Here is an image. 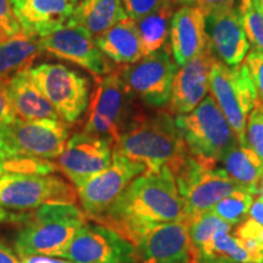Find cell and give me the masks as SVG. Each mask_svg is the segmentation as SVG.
Masks as SVG:
<instances>
[{
    "instance_id": "23",
    "label": "cell",
    "mask_w": 263,
    "mask_h": 263,
    "mask_svg": "<svg viewBox=\"0 0 263 263\" xmlns=\"http://www.w3.org/2000/svg\"><path fill=\"white\" fill-rule=\"evenodd\" d=\"M127 17L121 0H81L66 26L83 27L98 35Z\"/></svg>"
},
{
    "instance_id": "13",
    "label": "cell",
    "mask_w": 263,
    "mask_h": 263,
    "mask_svg": "<svg viewBox=\"0 0 263 263\" xmlns=\"http://www.w3.org/2000/svg\"><path fill=\"white\" fill-rule=\"evenodd\" d=\"M114 140L94 134L76 133L66 143L58 161V168L76 189L107 168L112 161Z\"/></svg>"
},
{
    "instance_id": "14",
    "label": "cell",
    "mask_w": 263,
    "mask_h": 263,
    "mask_svg": "<svg viewBox=\"0 0 263 263\" xmlns=\"http://www.w3.org/2000/svg\"><path fill=\"white\" fill-rule=\"evenodd\" d=\"M134 245L114 229L87 223L60 257L72 263H132Z\"/></svg>"
},
{
    "instance_id": "8",
    "label": "cell",
    "mask_w": 263,
    "mask_h": 263,
    "mask_svg": "<svg viewBox=\"0 0 263 263\" xmlns=\"http://www.w3.org/2000/svg\"><path fill=\"white\" fill-rule=\"evenodd\" d=\"M77 190L57 174L11 173L0 178V207L25 211L45 205H74Z\"/></svg>"
},
{
    "instance_id": "20",
    "label": "cell",
    "mask_w": 263,
    "mask_h": 263,
    "mask_svg": "<svg viewBox=\"0 0 263 263\" xmlns=\"http://www.w3.org/2000/svg\"><path fill=\"white\" fill-rule=\"evenodd\" d=\"M174 60L182 66L209 48L205 12L196 5H185L174 12L170 28Z\"/></svg>"
},
{
    "instance_id": "35",
    "label": "cell",
    "mask_w": 263,
    "mask_h": 263,
    "mask_svg": "<svg viewBox=\"0 0 263 263\" xmlns=\"http://www.w3.org/2000/svg\"><path fill=\"white\" fill-rule=\"evenodd\" d=\"M0 28L4 29L8 37H14L21 33V27L12 10L11 0H0Z\"/></svg>"
},
{
    "instance_id": "41",
    "label": "cell",
    "mask_w": 263,
    "mask_h": 263,
    "mask_svg": "<svg viewBox=\"0 0 263 263\" xmlns=\"http://www.w3.org/2000/svg\"><path fill=\"white\" fill-rule=\"evenodd\" d=\"M168 4L172 6H185V5H195L196 0H166Z\"/></svg>"
},
{
    "instance_id": "15",
    "label": "cell",
    "mask_w": 263,
    "mask_h": 263,
    "mask_svg": "<svg viewBox=\"0 0 263 263\" xmlns=\"http://www.w3.org/2000/svg\"><path fill=\"white\" fill-rule=\"evenodd\" d=\"M41 49L59 60L80 66L98 78L115 71L114 65L98 48L94 35L83 27L64 26L41 38Z\"/></svg>"
},
{
    "instance_id": "26",
    "label": "cell",
    "mask_w": 263,
    "mask_h": 263,
    "mask_svg": "<svg viewBox=\"0 0 263 263\" xmlns=\"http://www.w3.org/2000/svg\"><path fill=\"white\" fill-rule=\"evenodd\" d=\"M195 263H259L241 240L221 230L201 248L193 250Z\"/></svg>"
},
{
    "instance_id": "6",
    "label": "cell",
    "mask_w": 263,
    "mask_h": 263,
    "mask_svg": "<svg viewBox=\"0 0 263 263\" xmlns=\"http://www.w3.org/2000/svg\"><path fill=\"white\" fill-rule=\"evenodd\" d=\"M210 91L234 130L240 145H248L246 123L258 100L246 65L228 66L217 59L210 73Z\"/></svg>"
},
{
    "instance_id": "29",
    "label": "cell",
    "mask_w": 263,
    "mask_h": 263,
    "mask_svg": "<svg viewBox=\"0 0 263 263\" xmlns=\"http://www.w3.org/2000/svg\"><path fill=\"white\" fill-rule=\"evenodd\" d=\"M233 228L232 224L223 221L218 216H216L211 210L196 216L189 224V236L192 242V249L196 250L205 245L209 240H211L217 233L224 230L230 232Z\"/></svg>"
},
{
    "instance_id": "21",
    "label": "cell",
    "mask_w": 263,
    "mask_h": 263,
    "mask_svg": "<svg viewBox=\"0 0 263 263\" xmlns=\"http://www.w3.org/2000/svg\"><path fill=\"white\" fill-rule=\"evenodd\" d=\"M6 91L16 116L21 120H61L48 99L33 83L28 68L6 81Z\"/></svg>"
},
{
    "instance_id": "24",
    "label": "cell",
    "mask_w": 263,
    "mask_h": 263,
    "mask_svg": "<svg viewBox=\"0 0 263 263\" xmlns=\"http://www.w3.org/2000/svg\"><path fill=\"white\" fill-rule=\"evenodd\" d=\"M221 162L223 170L240 188L257 195L258 184L263 176V162L254 150L238 144L227 151Z\"/></svg>"
},
{
    "instance_id": "45",
    "label": "cell",
    "mask_w": 263,
    "mask_h": 263,
    "mask_svg": "<svg viewBox=\"0 0 263 263\" xmlns=\"http://www.w3.org/2000/svg\"><path fill=\"white\" fill-rule=\"evenodd\" d=\"M6 38H9V37H8V35H6V33L4 32V29L0 28V42L4 41V39H6Z\"/></svg>"
},
{
    "instance_id": "42",
    "label": "cell",
    "mask_w": 263,
    "mask_h": 263,
    "mask_svg": "<svg viewBox=\"0 0 263 263\" xmlns=\"http://www.w3.org/2000/svg\"><path fill=\"white\" fill-rule=\"evenodd\" d=\"M12 219H20V217H16L6 211L5 209L0 207V222H5V221H12Z\"/></svg>"
},
{
    "instance_id": "2",
    "label": "cell",
    "mask_w": 263,
    "mask_h": 263,
    "mask_svg": "<svg viewBox=\"0 0 263 263\" xmlns=\"http://www.w3.org/2000/svg\"><path fill=\"white\" fill-rule=\"evenodd\" d=\"M114 150L155 173L166 167L174 173L190 156L176 116L168 111L138 114L115 141Z\"/></svg>"
},
{
    "instance_id": "39",
    "label": "cell",
    "mask_w": 263,
    "mask_h": 263,
    "mask_svg": "<svg viewBox=\"0 0 263 263\" xmlns=\"http://www.w3.org/2000/svg\"><path fill=\"white\" fill-rule=\"evenodd\" d=\"M0 263H21L17 255L0 240Z\"/></svg>"
},
{
    "instance_id": "1",
    "label": "cell",
    "mask_w": 263,
    "mask_h": 263,
    "mask_svg": "<svg viewBox=\"0 0 263 263\" xmlns=\"http://www.w3.org/2000/svg\"><path fill=\"white\" fill-rule=\"evenodd\" d=\"M95 221L114 229L133 245L156 227L186 221L185 205L172 171L168 167L157 173L145 171Z\"/></svg>"
},
{
    "instance_id": "25",
    "label": "cell",
    "mask_w": 263,
    "mask_h": 263,
    "mask_svg": "<svg viewBox=\"0 0 263 263\" xmlns=\"http://www.w3.org/2000/svg\"><path fill=\"white\" fill-rule=\"evenodd\" d=\"M42 54L41 38L20 33L0 42V80L8 81L17 72L31 67Z\"/></svg>"
},
{
    "instance_id": "5",
    "label": "cell",
    "mask_w": 263,
    "mask_h": 263,
    "mask_svg": "<svg viewBox=\"0 0 263 263\" xmlns=\"http://www.w3.org/2000/svg\"><path fill=\"white\" fill-rule=\"evenodd\" d=\"M136 98L126 87L118 71L98 80L88 105L85 133L115 141L137 117Z\"/></svg>"
},
{
    "instance_id": "19",
    "label": "cell",
    "mask_w": 263,
    "mask_h": 263,
    "mask_svg": "<svg viewBox=\"0 0 263 263\" xmlns=\"http://www.w3.org/2000/svg\"><path fill=\"white\" fill-rule=\"evenodd\" d=\"M80 0H11L21 33L44 38L64 27Z\"/></svg>"
},
{
    "instance_id": "4",
    "label": "cell",
    "mask_w": 263,
    "mask_h": 263,
    "mask_svg": "<svg viewBox=\"0 0 263 263\" xmlns=\"http://www.w3.org/2000/svg\"><path fill=\"white\" fill-rule=\"evenodd\" d=\"M176 123L189 155L199 162L216 166L239 140L218 104L211 95L192 112L176 116Z\"/></svg>"
},
{
    "instance_id": "36",
    "label": "cell",
    "mask_w": 263,
    "mask_h": 263,
    "mask_svg": "<svg viewBox=\"0 0 263 263\" xmlns=\"http://www.w3.org/2000/svg\"><path fill=\"white\" fill-rule=\"evenodd\" d=\"M16 118L17 116L11 106L6 91V81L0 80V127L11 124L15 122Z\"/></svg>"
},
{
    "instance_id": "44",
    "label": "cell",
    "mask_w": 263,
    "mask_h": 263,
    "mask_svg": "<svg viewBox=\"0 0 263 263\" xmlns=\"http://www.w3.org/2000/svg\"><path fill=\"white\" fill-rule=\"evenodd\" d=\"M252 3H254L256 8L258 9V11L263 15V0H252Z\"/></svg>"
},
{
    "instance_id": "3",
    "label": "cell",
    "mask_w": 263,
    "mask_h": 263,
    "mask_svg": "<svg viewBox=\"0 0 263 263\" xmlns=\"http://www.w3.org/2000/svg\"><path fill=\"white\" fill-rule=\"evenodd\" d=\"M24 221L16 234L14 248L20 257L58 256L71 242L82 227L87 224L85 215L74 205H45Z\"/></svg>"
},
{
    "instance_id": "28",
    "label": "cell",
    "mask_w": 263,
    "mask_h": 263,
    "mask_svg": "<svg viewBox=\"0 0 263 263\" xmlns=\"http://www.w3.org/2000/svg\"><path fill=\"white\" fill-rule=\"evenodd\" d=\"M254 196L246 190H238L219 200L211 211L229 224H239L248 218L250 209L254 203Z\"/></svg>"
},
{
    "instance_id": "38",
    "label": "cell",
    "mask_w": 263,
    "mask_h": 263,
    "mask_svg": "<svg viewBox=\"0 0 263 263\" xmlns=\"http://www.w3.org/2000/svg\"><path fill=\"white\" fill-rule=\"evenodd\" d=\"M248 218L252 219L258 226L263 227V201H261L258 197L254 200V203H252L251 209H250Z\"/></svg>"
},
{
    "instance_id": "10",
    "label": "cell",
    "mask_w": 263,
    "mask_h": 263,
    "mask_svg": "<svg viewBox=\"0 0 263 263\" xmlns=\"http://www.w3.org/2000/svg\"><path fill=\"white\" fill-rule=\"evenodd\" d=\"M178 66L171 45L166 44L136 64L124 66L118 73L134 98L147 106L161 107L168 104Z\"/></svg>"
},
{
    "instance_id": "7",
    "label": "cell",
    "mask_w": 263,
    "mask_h": 263,
    "mask_svg": "<svg viewBox=\"0 0 263 263\" xmlns=\"http://www.w3.org/2000/svg\"><path fill=\"white\" fill-rule=\"evenodd\" d=\"M33 83L41 89L66 123H74L87 111L90 82L84 74L57 62H42L28 68Z\"/></svg>"
},
{
    "instance_id": "31",
    "label": "cell",
    "mask_w": 263,
    "mask_h": 263,
    "mask_svg": "<svg viewBox=\"0 0 263 263\" xmlns=\"http://www.w3.org/2000/svg\"><path fill=\"white\" fill-rule=\"evenodd\" d=\"M58 166L48 160L32 157H16L11 160H0V178L11 173H41L49 174L57 171Z\"/></svg>"
},
{
    "instance_id": "33",
    "label": "cell",
    "mask_w": 263,
    "mask_h": 263,
    "mask_svg": "<svg viewBox=\"0 0 263 263\" xmlns=\"http://www.w3.org/2000/svg\"><path fill=\"white\" fill-rule=\"evenodd\" d=\"M244 64L254 83L258 104L263 105V54L257 50L249 51L244 59Z\"/></svg>"
},
{
    "instance_id": "40",
    "label": "cell",
    "mask_w": 263,
    "mask_h": 263,
    "mask_svg": "<svg viewBox=\"0 0 263 263\" xmlns=\"http://www.w3.org/2000/svg\"><path fill=\"white\" fill-rule=\"evenodd\" d=\"M18 157L14 151L11 150V147L8 145L4 137H3L2 129H0V160H11Z\"/></svg>"
},
{
    "instance_id": "30",
    "label": "cell",
    "mask_w": 263,
    "mask_h": 263,
    "mask_svg": "<svg viewBox=\"0 0 263 263\" xmlns=\"http://www.w3.org/2000/svg\"><path fill=\"white\" fill-rule=\"evenodd\" d=\"M242 26L250 44L263 54V15L258 11L252 0H239Z\"/></svg>"
},
{
    "instance_id": "17",
    "label": "cell",
    "mask_w": 263,
    "mask_h": 263,
    "mask_svg": "<svg viewBox=\"0 0 263 263\" xmlns=\"http://www.w3.org/2000/svg\"><path fill=\"white\" fill-rule=\"evenodd\" d=\"M209 47L219 61L228 66L240 65L250 49L242 26L239 4L205 15Z\"/></svg>"
},
{
    "instance_id": "12",
    "label": "cell",
    "mask_w": 263,
    "mask_h": 263,
    "mask_svg": "<svg viewBox=\"0 0 263 263\" xmlns=\"http://www.w3.org/2000/svg\"><path fill=\"white\" fill-rule=\"evenodd\" d=\"M143 164L134 162L114 150L110 166L78 189L84 215L94 221L101 217L120 197L130 182L145 172Z\"/></svg>"
},
{
    "instance_id": "16",
    "label": "cell",
    "mask_w": 263,
    "mask_h": 263,
    "mask_svg": "<svg viewBox=\"0 0 263 263\" xmlns=\"http://www.w3.org/2000/svg\"><path fill=\"white\" fill-rule=\"evenodd\" d=\"M189 224L171 222L151 229L134 244L132 263H195Z\"/></svg>"
},
{
    "instance_id": "32",
    "label": "cell",
    "mask_w": 263,
    "mask_h": 263,
    "mask_svg": "<svg viewBox=\"0 0 263 263\" xmlns=\"http://www.w3.org/2000/svg\"><path fill=\"white\" fill-rule=\"evenodd\" d=\"M246 144L263 162V105L257 104L248 117Z\"/></svg>"
},
{
    "instance_id": "34",
    "label": "cell",
    "mask_w": 263,
    "mask_h": 263,
    "mask_svg": "<svg viewBox=\"0 0 263 263\" xmlns=\"http://www.w3.org/2000/svg\"><path fill=\"white\" fill-rule=\"evenodd\" d=\"M128 17L134 21L145 17L167 4L166 0H121Z\"/></svg>"
},
{
    "instance_id": "37",
    "label": "cell",
    "mask_w": 263,
    "mask_h": 263,
    "mask_svg": "<svg viewBox=\"0 0 263 263\" xmlns=\"http://www.w3.org/2000/svg\"><path fill=\"white\" fill-rule=\"evenodd\" d=\"M238 3L239 0H196V6H199L205 12V15H207L218 10L229 9Z\"/></svg>"
},
{
    "instance_id": "27",
    "label": "cell",
    "mask_w": 263,
    "mask_h": 263,
    "mask_svg": "<svg viewBox=\"0 0 263 263\" xmlns=\"http://www.w3.org/2000/svg\"><path fill=\"white\" fill-rule=\"evenodd\" d=\"M173 14L174 6L167 3L157 11L136 21L144 58L154 54L167 44Z\"/></svg>"
},
{
    "instance_id": "11",
    "label": "cell",
    "mask_w": 263,
    "mask_h": 263,
    "mask_svg": "<svg viewBox=\"0 0 263 263\" xmlns=\"http://www.w3.org/2000/svg\"><path fill=\"white\" fill-rule=\"evenodd\" d=\"M8 145L18 157L51 160L64 151L68 140L67 123L62 120L24 121L0 127Z\"/></svg>"
},
{
    "instance_id": "9",
    "label": "cell",
    "mask_w": 263,
    "mask_h": 263,
    "mask_svg": "<svg viewBox=\"0 0 263 263\" xmlns=\"http://www.w3.org/2000/svg\"><path fill=\"white\" fill-rule=\"evenodd\" d=\"M173 176L185 205V216L189 223L196 216L210 211L219 200L238 190H244L223 168L203 164L192 156Z\"/></svg>"
},
{
    "instance_id": "22",
    "label": "cell",
    "mask_w": 263,
    "mask_h": 263,
    "mask_svg": "<svg viewBox=\"0 0 263 263\" xmlns=\"http://www.w3.org/2000/svg\"><path fill=\"white\" fill-rule=\"evenodd\" d=\"M95 43L101 52L120 65H132L144 58L137 22L127 17L100 34Z\"/></svg>"
},
{
    "instance_id": "43",
    "label": "cell",
    "mask_w": 263,
    "mask_h": 263,
    "mask_svg": "<svg viewBox=\"0 0 263 263\" xmlns=\"http://www.w3.org/2000/svg\"><path fill=\"white\" fill-rule=\"evenodd\" d=\"M257 195H258V199L263 201V176L261 178V182L258 184V192H257Z\"/></svg>"
},
{
    "instance_id": "18",
    "label": "cell",
    "mask_w": 263,
    "mask_h": 263,
    "mask_svg": "<svg viewBox=\"0 0 263 263\" xmlns=\"http://www.w3.org/2000/svg\"><path fill=\"white\" fill-rule=\"evenodd\" d=\"M217 60L210 47L202 54L182 65L174 76L168 112L180 116L192 112L210 90V73Z\"/></svg>"
}]
</instances>
